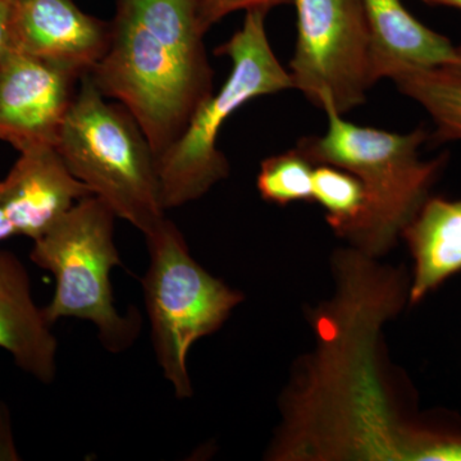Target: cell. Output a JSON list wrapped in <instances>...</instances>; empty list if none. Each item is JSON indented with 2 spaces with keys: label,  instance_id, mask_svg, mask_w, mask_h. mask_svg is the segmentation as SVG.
Returning a JSON list of instances; mask_svg holds the SVG:
<instances>
[{
  "label": "cell",
  "instance_id": "obj_14",
  "mask_svg": "<svg viewBox=\"0 0 461 461\" xmlns=\"http://www.w3.org/2000/svg\"><path fill=\"white\" fill-rule=\"evenodd\" d=\"M397 90L426 111L437 144L461 141V75L444 67L411 68L393 78Z\"/></svg>",
  "mask_w": 461,
  "mask_h": 461
},
{
  "label": "cell",
  "instance_id": "obj_2",
  "mask_svg": "<svg viewBox=\"0 0 461 461\" xmlns=\"http://www.w3.org/2000/svg\"><path fill=\"white\" fill-rule=\"evenodd\" d=\"M327 115L326 132L297 141L308 159L353 173L363 184L366 204L362 214L341 236L366 256L386 251L411 222L447 166L448 154L424 160L420 148L429 140L424 127L411 132L384 131L360 126L321 99Z\"/></svg>",
  "mask_w": 461,
  "mask_h": 461
},
{
  "label": "cell",
  "instance_id": "obj_9",
  "mask_svg": "<svg viewBox=\"0 0 461 461\" xmlns=\"http://www.w3.org/2000/svg\"><path fill=\"white\" fill-rule=\"evenodd\" d=\"M111 23L90 16L75 0H14L9 50L89 74L108 50Z\"/></svg>",
  "mask_w": 461,
  "mask_h": 461
},
{
  "label": "cell",
  "instance_id": "obj_7",
  "mask_svg": "<svg viewBox=\"0 0 461 461\" xmlns=\"http://www.w3.org/2000/svg\"><path fill=\"white\" fill-rule=\"evenodd\" d=\"M295 50L288 65L294 90L314 107L329 98L339 114L366 102L377 84L373 32L362 0H293Z\"/></svg>",
  "mask_w": 461,
  "mask_h": 461
},
{
  "label": "cell",
  "instance_id": "obj_8",
  "mask_svg": "<svg viewBox=\"0 0 461 461\" xmlns=\"http://www.w3.org/2000/svg\"><path fill=\"white\" fill-rule=\"evenodd\" d=\"M81 77L8 48L0 63V140L18 153L56 147Z\"/></svg>",
  "mask_w": 461,
  "mask_h": 461
},
{
  "label": "cell",
  "instance_id": "obj_20",
  "mask_svg": "<svg viewBox=\"0 0 461 461\" xmlns=\"http://www.w3.org/2000/svg\"><path fill=\"white\" fill-rule=\"evenodd\" d=\"M421 2L432 7L454 8L461 11V0H421Z\"/></svg>",
  "mask_w": 461,
  "mask_h": 461
},
{
  "label": "cell",
  "instance_id": "obj_18",
  "mask_svg": "<svg viewBox=\"0 0 461 461\" xmlns=\"http://www.w3.org/2000/svg\"><path fill=\"white\" fill-rule=\"evenodd\" d=\"M14 0H0V63L8 50L9 16Z\"/></svg>",
  "mask_w": 461,
  "mask_h": 461
},
{
  "label": "cell",
  "instance_id": "obj_21",
  "mask_svg": "<svg viewBox=\"0 0 461 461\" xmlns=\"http://www.w3.org/2000/svg\"><path fill=\"white\" fill-rule=\"evenodd\" d=\"M444 68L450 69V71L456 72L461 75V45L455 47V62L453 65L444 67Z\"/></svg>",
  "mask_w": 461,
  "mask_h": 461
},
{
  "label": "cell",
  "instance_id": "obj_12",
  "mask_svg": "<svg viewBox=\"0 0 461 461\" xmlns=\"http://www.w3.org/2000/svg\"><path fill=\"white\" fill-rule=\"evenodd\" d=\"M373 32L375 81L393 80L411 68L448 67L455 47L442 33L420 23L402 0H362Z\"/></svg>",
  "mask_w": 461,
  "mask_h": 461
},
{
  "label": "cell",
  "instance_id": "obj_15",
  "mask_svg": "<svg viewBox=\"0 0 461 461\" xmlns=\"http://www.w3.org/2000/svg\"><path fill=\"white\" fill-rule=\"evenodd\" d=\"M314 163L299 148L266 158L260 165L257 187L260 196L287 205L313 200Z\"/></svg>",
  "mask_w": 461,
  "mask_h": 461
},
{
  "label": "cell",
  "instance_id": "obj_3",
  "mask_svg": "<svg viewBox=\"0 0 461 461\" xmlns=\"http://www.w3.org/2000/svg\"><path fill=\"white\" fill-rule=\"evenodd\" d=\"M105 99L89 74L84 75L56 148L94 196L150 235L166 220L157 156L129 109Z\"/></svg>",
  "mask_w": 461,
  "mask_h": 461
},
{
  "label": "cell",
  "instance_id": "obj_19",
  "mask_svg": "<svg viewBox=\"0 0 461 461\" xmlns=\"http://www.w3.org/2000/svg\"><path fill=\"white\" fill-rule=\"evenodd\" d=\"M14 236H17L16 230H14V224L9 221L3 206L0 205V242L14 238Z\"/></svg>",
  "mask_w": 461,
  "mask_h": 461
},
{
  "label": "cell",
  "instance_id": "obj_16",
  "mask_svg": "<svg viewBox=\"0 0 461 461\" xmlns=\"http://www.w3.org/2000/svg\"><path fill=\"white\" fill-rule=\"evenodd\" d=\"M313 200L327 212V222L342 235L362 214L366 193L353 173L339 167L317 165L313 172Z\"/></svg>",
  "mask_w": 461,
  "mask_h": 461
},
{
  "label": "cell",
  "instance_id": "obj_13",
  "mask_svg": "<svg viewBox=\"0 0 461 461\" xmlns=\"http://www.w3.org/2000/svg\"><path fill=\"white\" fill-rule=\"evenodd\" d=\"M402 235L414 258L411 303L461 272V200L429 196Z\"/></svg>",
  "mask_w": 461,
  "mask_h": 461
},
{
  "label": "cell",
  "instance_id": "obj_4",
  "mask_svg": "<svg viewBox=\"0 0 461 461\" xmlns=\"http://www.w3.org/2000/svg\"><path fill=\"white\" fill-rule=\"evenodd\" d=\"M244 23L217 50L230 59L229 78L191 115L171 147L157 158L160 195L166 211L195 202L229 176L230 165L218 149L227 120L242 105L262 96L294 89L269 41L263 9L245 12Z\"/></svg>",
  "mask_w": 461,
  "mask_h": 461
},
{
  "label": "cell",
  "instance_id": "obj_11",
  "mask_svg": "<svg viewBox=\"0 0 461 461\" xmlns=\"http://www.w3.org/2000/svg\"><path fill=\"white\" fill-rule=\"evenodd\" d=\"M0 348L41 384H50L56 378V336L33 300L25 266L5 250H0Z\"/></svg>",
  "mask_w": 461,
  "mask_h": 461
},
{
  "label": "cell",
  "instance_id": "obj_10",
  "mask_svg": "<svg viewBox=\"0 0 461 461\" xmlns=\"http://www.w3.org/2000/svg\"><path fill=\"white\" fill-rule=\"evenodd\" d=\"M90 195L89 187L72 175L56 147L23 151L0 181V205L17 236L32 241Z\"/></svg>",
  "mask_w": 461,
  "mask_h": 461
},
{
  "label": "cell",
  "instance_id": "obj_17",
  "mask_svg": "<svg viewBox=\"0 0 461 461\" xmlns=\"http://www.w3.org/2000/svg\"><path fill=\"white\" fill-rule=\"evenodd\" d=\"M293 5V0H199V23L203 32L235 12L263 9L269 12L280 5Z\"/></svg>",
  "mask_w": 461,
  "mask_h": 461
},
{
  "label": "cell",
  "instance_id": "obj_1",
  "mask_svg": "<svg viewBox=\"0 0 461 461\" xmlns=\"http://www.w3.org/2000/svg\"><path fill=\"white\" fill-rule=\"evenodd\" d=\"M199 0H117L108 50L89 72L140 124L157 158L213 94Z\"/></svg>",
  "mask_w": 461,
  "mask_h": 461
},
{
  "label": "cell",
  "instance_id": "obj_5",
  "mask_svg": "<svg viewBox=\"0 0 461 461\" xmlns=\"http://www.w3.org/2000/svg\"><path fill=\"white\" fill-rule=\"evenodd\" d=\"M115 218L103 200L87 196L33 241L30 259L56 280L54 295L42 308L48 323L89 321L102 345L118 354L138 339L141 317L135 308L121 315L114 305L111 273L122 264L114 242Z\"/></svg>",
  "mask_w": 461,
  "mask_h": 461
},
{
  "label": "cell",
  "instance_id": "obj_6",
  "mask_svg": "<svg viewBox=\"0 0 461 461\" xmlns=\"http://www.w3.org/2000/svg\"><path fill=\"white\" fill-rule=\"evenodd\" d=\"M150 257L142 278L151 341L176 397L193 396L187 355L198 339L222 327L244 296L205 271L169 220L145 236Z\"/></svg>",
  "mask_w": 461,
  "mask_h": 461
}]
</instances>
